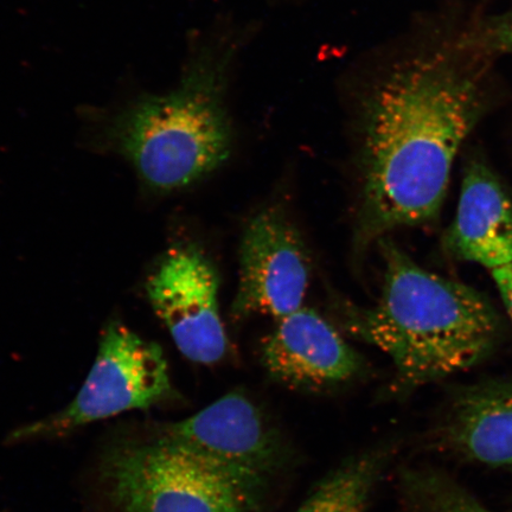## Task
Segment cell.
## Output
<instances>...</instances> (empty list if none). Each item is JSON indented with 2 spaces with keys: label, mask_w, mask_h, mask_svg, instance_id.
Listing matches in <instances>:
<instances>
[{
  "label": "cell",
  "mask_w": 512,
  "mask_h": 512,
  "mask_svg": "<svg viewBox=\"0 0 512 512\" xmlns=\"http://www.w3.org/2000/svg\"><path fill=\"white\" fill-rule=\"evenodd\" d=\"M483 70L456 50L409 56L363 105L361 241L438 216L454 158L484 112Z\"/></svg>",
  "instance_id": "obj_1"
},
{
  "label": "cell",
  "mask_w": 512,
  "mask_h": 512,
  "mask_svg": "<svg viewBox=\"0 0 512 512\" xmlns=\"http://www.w3.org/2000/svg\"><path fill=\"white\" fill-rule=\"evenodd\" d=\"M384 283L379 302L352 311L355 335L393 361L409 392L485 360L501 337V319L470 286L424 270L389 240L381 241Z\"/></svg>",
  "instance_id": "obj_2"
},
{
  "label": "cell",
  "mask_w": 512,
  "mask_h": 512,
  "mask_svg": "<svg viewBox=\"0 0 512 512\" xmlns=\"http://www.w3.org/2000/svg\"><path fill=\"white\" fill-rule=\"evenodd\" d=\"M226 64L227 56L213 49L198 54L174 91L140 96L108 123V142L150 188L188 187L226 162L232 151Z\"/></svg>",
  "instance_id": "obj_3"
},
{
  "label": "cell",
  "mask_w": 512,
  "mask_h": 512,
  "mask_svg": "<svg viewBox=\"0 0 512 512\" xmlns=\"http://www.w3.org/2000/svg\"><path fill=\"white\" fill-rule=\"evenodd\" d=\"M112 512H260L201 458L153 433L108 448L99 469Z\"/></svg>",
  "instance_id": "obj_4"
},
{
  "label": "cell",
  "mask_w": 512,
  "mask_h": 512,
  "mask_svg": "<svg viewBox=\"0 0 512 512\" xmlns=\"http://www.w3.org/2000/svg\"><path fill=\"white\" fill-rule=\"evenodd\" d=\"M175 396L163 349L113 322L102 334L93 367L74 400L59 412L16 428L8 441L66 437L93 422L144 411Z\"/></svg>",
  "instance_id": "obj_5"
},
{
  "label": "cell",
  "mask_w": 512,
  "mask_h": 512,
  "mask_svg": "<svg viewBox=\"0 0 512 512\" xmlns=\"http://www.w3.org/2000/svg\"><path fill=\"white\" fill-rule=\"evenodd\" d=\"M155 433L195 454L259 502L293 457L283 434L238 390L187 419L156 426Z\"/></svg>",
  "instance_id": "obj_6"
},
{
  "label": "cell",
  "mask_w": 512,
  "mask_h": 512,
  "mask_svg": "<svg viewBox=\"0 0 512 512\" xmlns=\"http://www.w3.org/2000/svg\"><path fill=\"white\" fill-rule=\"evenodd\" d=\"M146 291L184 357L206 366L226 357L219 278L206 256L192 247L170 249L147 280Z\"/></svg>",
  "instance_id": "obj_7"
},
{
  "label": "cell",
  "mask_w": 512,
  "mask_h": 512,
  "mask_svg": "<svg viewBox=\"0 0 512 512\" xmlns=\"http://www.w3.org/2000/svg\"><path fill=\"white\" fill-rule=\"evenodd\" d=\"M309 279V258L296 228L278 209L261 211L242 236L232 316L291 315L302 309Z\"/></svg>",
  "instance_id": "obj_8"
},
{
  "label": "cell",
  "mask_w": 512,
  "mask_h": 512,
  "mask_svg": "<svg viewBox=\"0 0 512 512\" xmlns=\"http://www.w3.org/2000/svg\"><path fill=\"white\" fill-rule=\"evenodd\" d=\"M261 358L275 381L311 392L342 386L364 369L361 356L332 325L306 307L278 319Z\"/></svg>",
  "instance_id": "obj_9"
},
{
  "label": "cell",
  "mask_w": 512,
  "mask_h": 512,
  "mask_svg": "<svg viewBox=\"0 0 512 512\" xmlns=\"http://www.w3.org/2000/svg\"><path fill=\"white\" fill-rule=\"evenodd\" d=\"M445 247L457 259L476 262L490 271L512 262V201L479 160L467 165Z\"/></svg>",
  "instance_id": "obj_10"
},
{
  "label": "cell",
  "mask_w": 512,
  "mask_h": 512,
  "mask_svg": "<svg viewBox=\"0 0 512 512\" xmlns=\"http://www.w3.org/2000/svg\"><path fill=\"white\" fill-rule=\"evenodd\" d=\"M433 440L441 450L472 462L512 465V381L463 389L447 409Z\"/></svg>",
  "instance_id": "obj_11"
},
{
  "label": "cell",
  "mask_w": 512,
  "mask_h": 512,
  "mask_svg": "<svg viewBox=\"0 0 512 512\" xmlns=\"http://www.w3.org/2000/svg\"><path fill=\"white\" fill-rule=\"evenodd\" d=\"M389 444L351 457L326 476L296 512H364L393 459Z\"/></svg>",
  "instance_id": "obj_12"
},
{
  "label": "cell",
  "mask_w": 512,
  "mask_h": 512,
  "mask_svg": "<svg viewBox=\"0 0 512 512\" xmlns=\"http://www.w3.org/2000/svg\"><path fill=\"white\" fill-rule=\"evenodd\" d=\"M399 492L403 512H496L437 470H403Z\"/></svg>",
  "instance_id": "obj_13"
},
{
  "label": "cell",
  "mask_w": 512,
  "mask_h": 512,
  "mask_svg": "<svg viewBox=\"0 0 512 512\" xmlns=\"http://www.w3.org/2000/svg\"><path fill=\"white\" fill-rule=\"evenodd\" d=\"M486 43L489 48L512 54V12L489 30Z\"/></svg>",
  "instance_id": "obj_14"
},
{
  "label": "cell",
  "mask_w": 512,
  "mask_h": 512,
  "mask_svg": "<svg viewBox=\"0 0 512 512\" xmlns=\"http://www.w3.org/2000/svg\"><path fill=\"white\" fill-rule=\"evenodd\" d=\"M491 275L512 320V262L509 265L494 268L491 270Z\"/></svg>",
  "instance_id": "obj_15"
}]
</instances>
